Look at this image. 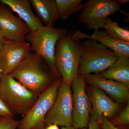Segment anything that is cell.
Wrapping results in <instances>:
<instances>
[{"instance_id": "83f0119b", "label": "cell", "mask_w": 129, "mask_h": 129, "mask_svg": "<svg viewBox=\"0 0 129 129\" xmlns=\"http://www.w3.org/2000/svg\"><path fill=\"white\" fill-rule=\"evenodd\" d=\"M3 40L0 41V52H1V49L2 46L3 42ZM2 74L1 69V66H0V80H1V78L2 76Z\"/></svg>"}, {"instance_id": "6da1fadb", "label": "cell", "mask_w": 129, "mask_h": 129, "mask_svg": "<svg viewBox=\"0 0 129 129\" xmlns=\"http://www.w3.org/2000/svg\"><path fill=\"white\" fill-rule=\"evenodd\" d=\"M45 63L41 57L30 52L10 75L28 89L40 94L53 81Z\"/></svg>"}, {"instance_id": "9c48e42d", "label": "cell", "mask_w": 129, "mask_h": 129, "mask_svg": "<svg viewBox=\"0 0 129 129\" xmlns=\"http://www.w3.org/2000/svg\"><path fill=\"white\" fill-rule=\"evenodd\" d=\"M84 76L78 73L71 84L73 103V126L75 128H87L91 109L90 99L85 90Z\"/></svg>"}, {"instance_id": "8992f818", "label": "cell", "mask_w": 129, "mask_h": 129, "mask_svg": "<svg viewBox=\"0 0 129 129\" xmlns=\"http://www.w3.org/2000/svg\"><path fill=\"white\" fill-rule=\"evenodd\" d=\"M61 78L54 80L46 89L39 94L34 106L19 121L18 129H44V119L56 98Z\"/></svg>"}, {"instance_id": "9a60e30c", "label": "cell", "mask_w": 129, "mask_h": 129, "mask_svg": "<svg viewBox=\"0 0 129 129\" xmlns=\"http://www.w3.org/2000/svg\"><path fill=\"white\" fill-rule=\"evenodd\" d=\"M12 11L18 14L20 19L27 25L30 32L36 31L43 26L41 22L32 11L31 3L28 0H0Z\"/></svg>"}, {"instance_id": "d4e9b609", "label": "cell", "mask_w": 129, "mask_h": 129, "mask_svg": "<svg viewBox=\"0 0 129 129\" xmlns=\"http://www.w3.org/2000/svg\"><path fill=\"white\" fill-rule=\"evenodd\" d=\"M44 129H59L58 125L56 124H52L50 125L45 127Z\"/></svg>"}, {"instance_id": "44dd1931", "label": "cell", "mask_w": 129, "mask_h": 129, "mask_svg": "<svg viewBox=\"0 0 129 129\" xmlns=\"http://www.w3.org/2000/svg\"><path fill=\"white\" fill-rule=\"evenodd\" d=\"M19 124V121L13 117L0 116V129H16Z\"/></svg>"}, {"instance_id": "5bb4252c", "label": "cell", "mask_w": 129, "mask_h": 129, "mask_svg": "<svg viewBox=\"0 0 129 129\" xmlns=\"http://www.w3.org/2000/svg\"><path fill=\"white\" fill-rule=\"evenodd\" d=\"M73 35L79 40L88 39L101 43L113 51L119 57H129V42L114 39L109 36L105 30H94L90 36L77 30Z\"/></svg>"}, {"instance_id": "3957f363", "label": "cell", "mask_w": 129, "mask_h": 129, "mask_svg": "<svg viewBox=\"0 0 129 129\" xmlns=\"http://www.w3.org/2000/svg\"><path fill=\"white\" fill-rule=\"evenodd\" d=\"M82 51V43L72 34H67L56 44V69L63 80L70 84L78 73Z\"/></svg>"}, {"instance_id": "ba28073f", "label": "cell", "mask_w": 129, "mask_h": 129, "mask_svg": "<svg viewBox=\"0 0 129 129\" xmlns=\"http://www.w3.org/2000/svg\"><path fill=\"white\" fill-rule=\"evenodd\" d=\"M72 111L71 85L62 80L55 103L44 119L45 127L52 124L62 127L73 126Z\"/></svg>"}, {"instance_id": "7c38bea8", "label": "cell", "mask_w": 129, "mask_h": 129, "mask_svg": "<svg viewBox=\"0 0 129 129\" xmlns=\"http://www.w3.org/2000/svg\"><path fill=\"white\" fill-rule=\"evenodd\" d=\"M12 11L0 3V29L3 36L10 40L25 39L30 30L26 24L14 16Z\"/></svg>"}, {"instance_id": "8fae6325", "label": "cell", "mask_w": 129, "mask_h": 129, "mask_svg": "<svg viewBox=\"0 0 129 129\" xmlns=\"http://www.w3.org/2000/svg\"><path fill=\"white\" fill-rule=\"evenodd\" d=\"M91 101L92 107L90 120L100 124L103 117L111 118L119 108L118 103L114 102L106 93L98 88L91 86Z\"/></svg>"}, {"instance_id": "5b68a950", "label": "cell", "mask_w": 129, "mask_h": 129, "mask_svg": "<svg viewBox=\"0 0 129 129\" xmlns=\"http://www.w3.org/2000/svg\"><path fill=\"white\" fill-rule=\"evenodd\" d=\"M78 73L81 75L104 72L117 60L115 53L105 45L89 39L83 43Z\"/></svg>"}, {"instance_id": "2e32d148", "label": "cell", "mask_w": 129, "mask_h": 129, "mask_svg": "<svg viewBox=\"0 0 129 129\" xmlns=\"http://www.w3.org/2000/svg\"><path fill=\"white\" fill-rule=\"evenodd\" d=\"M38 19L45 26H53L60 19L55 0H30Z\"/></svg>"}, {"instance_id": "484cf974", "label": "cell", "mask_w": 129, "mask_h": 129, "mask_svg": "<svg viewBox=\"0 0 129 129\" xmlns=\"http://www.w3.org/2000/svg\"><path fill=\"white\" fill-rule=\"evenodd\" d=\"M116 1L120 5H125L129 2V0H116Z\"/></svg>"}, {"instance_id": "30bf717a", "label": "cell", "mask_w": 129, "mask_h": 129, "mask_svg": "<svg viewBox=\"0 0 129 129\" xmlns=\"http://www.w3.org/2000/svg\"><path fill=\"white\" fill-rule=\"evenodd\" d=\"M31 51L30 45L22 39H5L0 52V66L2 75L10 74Z\"/></svg>"}, {"instance_id": "4316f807", "label": "cell", "mask_w": 129, "mask_h": 129, "mask_svg": "<svg viewBox=\"0 0 129 129\" xmlns=\"http://www.w3.org/2000/svg\"><path fill=\"white\" fill-rule=\"evenodd\" d=\"M61 129H88L87 128H75L74 127H73V126H70V127H62Z\"/></svg>"}, {"instance_id": "7402d4cb", "label": "cell", "mask_w": 129, "mask_h": 129, "mask_svg": "<svg viewBox=\"0 0 129 129\" xmlns=\"http://www.w3.org/2000/svg\"><path fill=\"white\" fill-rule=\"evenodd\" d=\"M14 114L0 97V116L13 117Z\"/></svg>"}, {"instance_id": "52a82bcc", "label": "cell", "mask_w": 129, "mask_h": 129, "mask_svg": "<svg viewBox=\"0 0 129 129\" xmlns=\"http://www.w3.org/2000/svg\"><path fill=\"white\" fill-rule=\"evenodd\" d=\"M116 0H88L78 17L79 21L90 30L104 28L109 17L120 10Z\"/></svg>"}, {"instance_id": "7a4b0ae2", "label": "cell", "mask_w": 129, "mask_h": 129, "mask_svg": "<svg viewBox=\"0 0 129 129\" xmlns=\"http://www.w3.org/2000/svg\"><path fill=\"white\" fill-rule=\"evenodd\" d=\"M67 34L65 29L43 25L36 31H30L25 37V40L30 45L31 51L44 60L54 80L61 78L55 64L56 44L58 40Z\"/></svg>"}, {"instance_id": "ffe728a7", "label": "cell", "mask_w": 129, "mask_h": 129, "mask_svg": "<svg viewBox=\"0 0 129 129\" xmlns=\"http://www.w3.org/2000/svg\"><path fill=\"white\" fill-rule=\"evenodd\" d=\"M113 124L118 126H125L129 123V101L127 102L125 108L118 115L111 121Z\"/></svg>"}, {"instance_id": "f1b7e54d", "label": "cell", "mask_w": 129, "mask_h": 129, "mask_svg": "<svg viewBox=\"0 0 129 129\" xmlns=\"http://www.w3.org/2000/svg\"><path fill=\"white\" fill-rule=\"evenodd\" d=\"M5 38L3 36V34L1 30L0 29V41H2L5 39Z\"/></svg>"}, {"instance_id": "d6986e66", "label": "cell", "mask_w": 129, "mask_h": 129, "mask_svg": "<svg viewBox=\"0 0 129 129\" xmlns=\"http://www.w3.org/2000/svg\"><path fill=\"white\" fill-rule=\"evenodd\" d=\"M105 31L111 37L123 41L129 42V30L119 26L117 23L109 18L104 24Z\"/></svg>"}, {"instance_id": "f546056e", "label": "cell", "mask_w": 129, "mask_h": 129, "mask_svg": "<svg viewBox=\"0 0 129 129\" xmlns=\"http://www.w3.org/2000/svg\"><path fill=\"white\" fill-rule=\"evenodd\" d=\"M121 129H127V128H121Z\"/></svg>"}, {"instance_id": "277c9868", "label": "cell", "mask_w": 129, "mask_h": 129, "mask_svg": "<svg viewBox=\"0 0 129 129\" xmlns=\"http://www.w3.org/2000/svg\"><path fill=\"white\" fill-rule=\"evenodd\" d=\"M39 95L25 88L10 74L2 75L0 80V97L13 114L23 117Z\"/></svg>"}, {"instance_id": "ac0fdd59", "label": "cell", "mask_w": 129, "mask_h": 129, "mask_svg": "<svg viewBox=\"0 0 129 129\" xmlns=\"http://www.w3.org/2000/svg\"><path fill=\"white\" fill-rule=\"evenodd\" d=\"M60 18L67 20L72 15L83 9L81 0H55Z\"/></svg>"}, {"instance_id": "e0dca14e", "label": "cell", "mask_w": 129, "mask_h": 129, "mask_svg": "<svg viewBox=\"0 0 129 129\" xmlns=\"http://www.w3.org/2000/svg\"><path fill=\"white\" fill-rule=\"evenodd\" d=\"M104 78L129 86V57H120L104 72L99 74Z\"/></svg>"}, {"instance_id": "603a6c76", "label": "cell", "mask_w": 129, "mask_h": 129, "mask_svg": "<svg viewBox=\"0 0 129 129\" xmlns=\"http://www.w3.org/2000/svg\"><path fill=\"white\" fill-rule=\"evenodd\" d=\"M100 125L102 129H121L113 124L109 119L106 117H103Z\"/></svg>"}, {"instance_id": "4fadbf2b", "label": "cell", "mask_w": 129, "mask_h": 129, "mask_svg": "<svg viewBox=\"0 0 129 129\" xmlns=\"http://www.w3.org/2000/svg\"><path fill=\"white\" fill-rule=\"evenodd\" d=\"M83 76L85 83L107 93L115 100V102L120 104L129 101V87L125 85L104 78L98 74H90Z\"/></svg>"}, {"instance_id": "cb8c5ba5", "label": "cell", "mask_w": 129, "mask_h": 129, "mask_svg": "<svg viewBox=\"0 0 129 129\" xmlns=\"http://www.w3.org/2000/svg\"><path fill=\"white\" fill-rule=\"evenodd\" d=\"M88 129H102L100 124L92 120H90L88 125Z\"/></svg>"}]
</instances>
